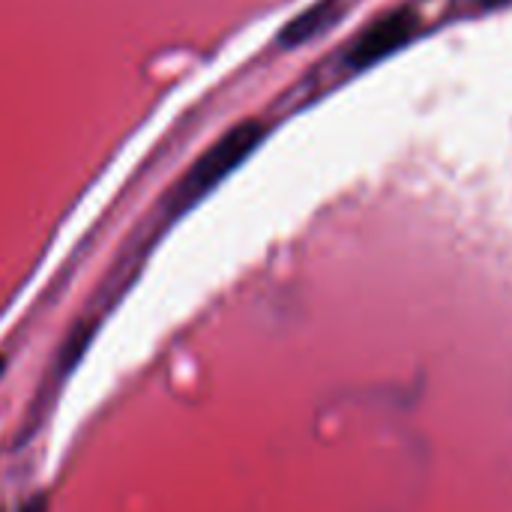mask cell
<instances>
[{"instance_id": "cell-1", "label": "cell", "mask_w": 512, "mask_h": 512, "mask_svg": "<svg viewBox=\"0 0 512 512\" xmlns=\"http://www.w3.org/2000/svg\"><path fill=\"white\" fill-rule=\"evenodd\" d=\"M264 135H267V126L261 120H246V123H237L234 129H228L210 150H204L198 156V162L171 189V195L165 198L168 216L186 213L207 192H213L231 171H237L252 156V150L264 141Z\"/></svg>"}, {"instance_id": "cell-2", "label": "cell", "mask_w": 512, "mask_h": 512, "mask_svg": "<svg viewBox=\"0 0 512 512\" xmlns=\"http://www.w3.org/2000/svg\"><path fill=\"white\" fill-rule=\"evenodd\" d=\"M417 27V18L408 12V9H399V12H390L384 15L378 24H372L354 45L351 51V63L354 66H369L381 57H387L390 51H396L399 45H405L411 39Z\"/></svg>"}, {"instance_id": "cell-6", "label": "cell", "mask_w": 512, "mask_h": 512, "mask_svg": "<svg viewBox=\"0 0 512 512\" xmlns=\"http://www.w3.org/2000/svg\"><path fill=\"white\" fill-rule=\"evenodd\" d=\"M486 3H498V0H486Z\"/></svg>"}, {"instance_id": "cell-3", "label": "cell", "mask_w": 512, "mask_h": 512, "mask_svg": "<svg viewBox=\"0 0 512 512\" xmlns=\"http://www.w3.org/2000/svg\"><path fill=\"white\" fill-rule=\"evenodd\" d=\"M339 12H342V0H321V3H315L312 9H306L303 15H297V18L282 30V36H279L282 45L294 48V45L312 39L315 33H321L324 27H330V24L339 18Z\"/></svg>"}, {"instance_id": "cell-4", "label": "cell", "mask_w": 512, "mask_h": 512, "mask_svg": "<svg viewBox=\"0 0 512 512\" xmlns=\"http://www.w3.org/2000/svg\"><path fill=\"white\" fill-rule=\"evenodd\" d=\"M21 512H48V501H45L42 495H36L33 501H27V504H24V510Z\"/></svg>"}, {"instance_id": "cell-5", "label": "cell", "mask_w": 512, "mask_h": 512, "mask_svg": "<svg viewBox=\"0 0 512 512\" xmlns=\"http://www.w3.org/2000/svg\"><path fill=\"white\" fill-rule=\"evenodd\" d=\"M3 366H6V360H3V357H0V375H3Z\"/></svg>"}]
</instances>
